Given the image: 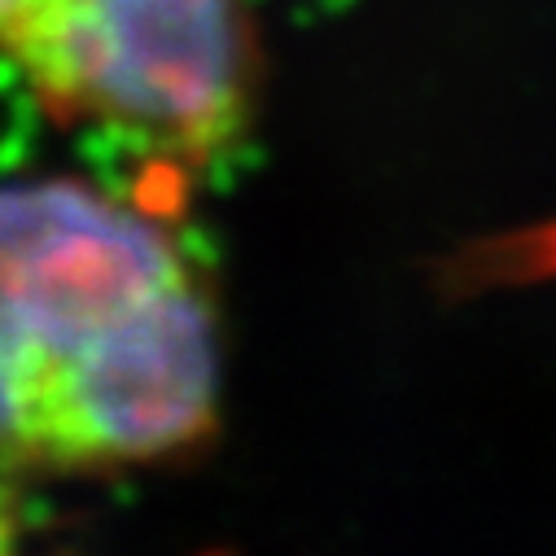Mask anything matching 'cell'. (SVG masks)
<instances>
[{
    "label": "cell",
    "mask_w": 556,
    "mask_h": 556,
    "mask_svg": "<svg viewBox=\"0 0 556 556\" xmlns=\"http://www.w3.org/2000/svg\"><path fill=\"white\" fill-rule=\"evenodd\" d=\"M219 320L180 237L97 185H0V469L163 465L219 426Z\"/></svg>",
    "instance_id": "6da1fadb"
},
{
    "label": "cell",
    "mask_w": 556,
    "mask_h": 556,
    "mask_svg": "<svg viewBox=\"0 0 556 556\" xmlns=\"http://www.w3.org/2000/svg\"><path fill=\"white\" fill-rule=\"evenodd\" d=\"M0 62L53 118L172 172L237 141L258 75L241 0H0Z\"/></svg>",
    "instance_id": "7a4b0ae2"
}]
</instances>
